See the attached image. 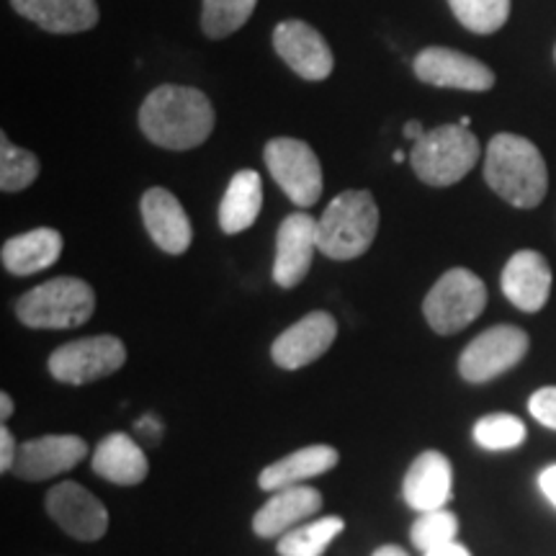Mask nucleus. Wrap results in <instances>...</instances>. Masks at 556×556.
<instances>
[{
  "instance_id": "nucleus-36",
  "label": "nucleus",
  "mask_w": 556,
  "mask_h": 556,
  "mask_svg": "<svg viewBox=\"0 0 556 556\" xmlns=\"http://www.w3.org/2000/svg\"><path fill=\"white\" fill-rule=\"evenodd\" d=\"M11 415H13V400L9 397V392H3L0 394V417H3V420H9Z\"/></svg>"
},
{
  "instance_id": "nucleus-18",
  "label": "nucleus",
  "mask_w": 556,
  "mask_h": 556,
  "mask_svg": "<svg viewBox=\"0 0 556 556\" xmlns=\"http://www.w3.org/2000/svg\"><path fill=\"white\" fill-rule=\"evenodd\" d=\"M503 294L520 312H539L552 296V266L536 250H520L503 270Z\"/></svg>"
},
{
  "instance_id": "nucleus-10",
  "label": "nucleus",
  "mask_w": 556,
  "mask_h": 556,
  "mask_svg": "<svg viewBox=\"0 0 556 556\" xmlns=\"http://www.w3.org/2000/svg\"><path fill=\"white\" fill-rule=\"evenodd\" d=\"M274 50L299 78L309 83L328 80L332 67H336V58H332L328 41L307 21H281L274 29Z\"/></svg>"
},
{
  "instance_id": "nucleus-5",
  "label": "nucleus",
  "mask_w": 556,
  "mask_h": 556,
  "mask_svg": "<svg viewBox=\"0 0 556 556\" xmlns=\"http://www.w3.org/2000/svg\"><path fill=\"white\" fill-rule=\"evenodd\" d=\"M482 144L462 124H443L422 135L413 144L409 160H413L415 176L422 184L446 189L462 180L479 163Z\"/></svg>"
},
{
  "instance_id": "nucleus-30",
  "label": "nucleus",
  "mask_w": 556,
  "mask_h": 556,
  "mask_svg": "<svg viewBox=\"0 0 556 556\" xmlns=\"http://www.w3.org/2000/svg\"><path fill=\"white\" fill-rule=\"evenodd\" d=\"M456 533L458 518L451 510H446V507H441V510L420 513V518L413 523V531H409V539H413L415 548L428 554L438 546H446L451 541H456Z\"/></svg>"
},
{
  "instance_id": "nucleus-20",
  "label": "nucleus",
  "mask_w": 556,
  "mask_h": 556,
  "mask_svg": "<svg viewBox=\"0 0 556 556\" xmlns=\"http://www.w3.org/2000/svg\"><path fill=\"white\" fill-rule=\"evenodd\" d=\"M11 5L50 34H80L99 24L96 0H11Z\"/></svg>"
},
{
  "instance_id": "nucleus-40",
  "label": "nucleus",
  "mask_w": 556,
  "mask_h": 556,
  "mask_svg": "<svg viewBox=\"0 0 556 556\" xmlns=\"http://www.w3.org/2000/svg\"><path fill=\"white\" fill-rule=\"evenodd\" d=\"M554 54H556V52H554Z\"/></svg>"
},
{
  "instance_id": "nucleus-17",
  "label": "nucleus",
  "mask_w": 556,
  "mask_h": 556,
  "mask_svg": "<svg viewBox=\"0 0 556 556\" xmlns=\"http://www.w3.org/2000/svg\"><path fill=\"white\" fill-rule=\"evenodd\" d=\"M454 490V471L451 462L441 451H422L407 469L402 482V497L417 513L441 510L448 505Z\"/></svg>"
},
{
  "instance_id": "nucleus-26",
  "label": "nucleus",
  "mask_w": 556,
  "mask_h": 556,
  "mask_svg": "<svg viewBox=\"0 0 556 556\" xmlns=\"http://www.w3.org/2000/svg\"><path fill=\"white\" fill-rule=\"evenodd\" d=\"M258 0H204L201 29L208 39H225L248 24Z\"/></svg>"
},
{
  "instance_id": "nucleus-2",
  "label": "nucleus",
  "mask_w": 556,
  "mask_h": 556,
  "mask_svg": "<svg viewBox=\"0 0 556 556\" xmlns=\"http://www.w3.org/2000/svg\"><path fill=\"white\" fill-rule=\"evenodd\" d=\"M484 180L507 204L533 208L546 197L548 170L544 155L531 139L505 131L486 144Z\"/></svg>"
},
{
  "instance_id": "nucleus-19",
  "label": "nucleus",
  "mask_w": 556,
  "mask_h": 556,
  "mask_svg": "<svg viewBox=\"0 0 556 556\" xmlns=\"http://www.w3.org/2000/svg\"><path fill=\"white\" fill-rule=\"evenodd\" d=\"M319 507H323V495L317 490H312V486H283V490L274 492L268 497V503L255 513L253 531L261 539L287 536L289 531H294L304 520L317 516Z\"/></svg>"
},
{
  "instance_id": "nucleus-33",
  "label": "nucleus",
  "mask_w": 556,
  "mask_h": 556,
  "mask_svg": "<svg viewBox=\"0 0 556 556\" xmlns=\"http://www.w3.org/2000/svg\"><path fill=\"white\" fill-rule=\"evenodd\" d=\"M539 486H541V492H544V497L548 500V503L556 507V464H552V467H546L544 471H541Z\"/></svg>"
},
{
  "instance_id": "nucleus-38",
  "label": "nucleus",
  "mask_w": 556,
  "mask_h": 556,
  "mask_svg": "<svg viewBox=\"0 0 556 556\" xmlns=\"http://www.w3.org/2000/svg\"><path fill=\"white\" fill-rule=\"evenodd\" d=\"M394 163H402V160H405V152H402V150H394Z\"/></svg>"
},
{
  "instance_id": "nucleus-25",
  "label": "nucleus",
  "mask_w": 556,
  "mask_h": 556,
  "mask_svg": "<svg viewBox=\"0 0 556 556\" xmlns=\"http://www.w3.org/2000/svg\"><path fill=\"white\" fill-rule=\"evenodd\" d=\"M343 518L325 516L309 523L296 526L287 536L278 539V554L281 556H323L332 541L343 533Z\"/></svg>"
},
{
  "instance_id": "nucleus-21",
  "label": "nucleus",
  "mask_w": 556,
  "mask_h": 556,
  "mask_svg": "<svg viewBox=\"0 0 556 556\" xmlns=\"http://www.w3.org/2000/svg\"><path fill=\"white\" fill-rule=\"evenodd\" d=\"M93 471L106 482L135 486L148 479L150 464L135 438L127 433H109L93 451Z\"/></svg>"
},
{
  "instance_id": "nucleus-39",
  "label": "nucleus",
  "mask_w": 556,
  "mask_h": 556,
  "mask_svg": "<svg viewBox=\"0 0 556 556\" xmlns=\"http://www.w3.org/2000/svg\"><path fill=\"white\" fill-rule=\"evenodd\" d=\"M458 124H462V127H467V129H469V124H471V119H469V116H462V119H458Z\"/></svg>"
},
{
  "instance_id": "nucleus-32",
  "label": "nucleus",
  "mask_w": 556,
  "mask_h": 556,
  "mask_svg": "<svg viewBox=\"0 0 556 556\" xmlns=\"http://www.w3.org/2000/svg\"><path fill=\"white\" fill-rule=\"evenodd\" d=\"M16 456H18L16 441H13L11 430L3 426L0 428V469L11 471L13 464H16Z\"/></svg>"
},
{
  "instance_id": "nucleus-9",
  "label": "nucleus",
  "mask_w": 556,
  "mask_h": 556,
  "mask_svg": "<svg viewBox=\"0 0 556 556\" xmlns=\"http://www.w3.org/2000/svg\"><path fill=\"white\" fill-rule=\"evenodd\" d=\"M528 345L531 340L526 330L516 325H495L464 348L462 358H458V374L471 384H484V381L503 377L505 371L518 366L526 358Z\"/></svg>"
},
{
  "instance_id": "nucleus-34",
  "label": "nucleus",
  "mask_w": 556,
  "mask_h": 556,
  "mask_svg": "<svg viewBox=\"0 0 556 556\" xmlns=\"http://www.w3.org/2000/svg\"><path fill=\"white\" fill-rule=\"evenodd\" d=\"M426 556H471L467 546H462L458 541H451L446 546H438L433 552H428Z\"/></svg>"
},
{
  "instance_id": "nucleus-13",
  "label": "nucleus",
  "mask_w": 556,
  "mask_h": 556,
  "mask_svg": "<svg viewBox=\"0 0 556 556\" xmlns=\"http://www.w3.org/2000/svg\"><path fill=\"white\" fill-rule=\"evenodd\" d=\"M338 323L330 312H309L299 323L291 325L274 340L270 345V358L276 366L287 368V371H296L315 364L328 353V348L336 343Z\"/></svg>"
},
{
  "instance_id": "nucleus-16",
  "label": "nucleus",
  "mask_w": 556,
  "mask_h": 556,
  "mask_svg": "<svg viewBox=\"0 0 556 556\" xmlns=\"http://www.w3.org/2000/svg\"><path fill=\"white\" fill-rule=\"evenodd\" d=\"M139 208H142L144 229H148L152 242L163 253L184 255L191 248V219L186 214V208L180 206V201L168 189L155 186V189L144 191Z\"/></svg>"
},
{
  "instance_id": "nucleus-4",
  "label": "nucleus",
  "mask_w": 556,
  "mask_h": 556,
  "mask_svg": "<svg viewBox=\"0 0 556 556\" xmlns=\"http://www.w3.org/2000/svg\"><path fill=\"white\" fill-rule=\"evenodd\" d=\"M96 312V294L83 278L60 276L39 283L16 302V317L31 330H70Z\"/></svg>"
},
{
  "instance_id": "nucleus-8",
  "label": "nucleus",
  "mask_w": 556,
  "mask_h": 556,
  "mask_svg": "<svg viewBox=\"0 0 556 556\" xmlns=\"http://www.w3.org/2000/svg\"><path fill=\"white\" fill-rule=\"evenodd\" d=\"M127 361V348L114 336L80 338L52 351L50 374L62 384H90L119 371Z\"/></svg>"
},
{
  "instance_id": "nucleus-23",
  "label": "nucleus",
  "mask_w": 556,
  "mask_h": 556,
  "mask_svg": "<svg viewBox=\"0 0 556 556\" xmlns=\"http://www.w3.org/2000/svg\"><path fill=\"white\" fill-rule=\"evenodd\" d=\"M340 454L332 446H307V448H299L291 451L289 456L278 458V462L270 464L261 471L258 484L261 490L266 492H278L283 486H294L302 484L304 479L319 477L325 471H330L338 464Z\"/></svg>"
},
{
  "instance_id": "nucleus-29",
  "label": "nucleus",
  "mask_w": 556,
  "mask_h": 556,
  "mask_svg": "<svg viewBox=\"0 0 556 556\" xmlns=\"http://www.w3.org/2000/svg\"><path fill=\"white\" fill-rule=\"evenodd\" d=\"M475 441L484 451H513L526 441V426L516 415H486L482 420H477Z\"/></svg>"
},
{
  "instance_id": "nucleus-24",
  "label": "nucleus",
  "mask_w": 556,
  "mask_h": 556,
  "mask_svg": "<svg viewBox=\"0 0 556 556\" xmlns=\"http://www.w3.org/2000/svg\"><path fill=\"white\" fill-rule=\"evenodd\" d=\"M263 206V180L255 170H240L229 180L219 204V227L225 235L245 232L255 225Z\"/></svg>"
},
{
  "instance_id": "nucleus-35",
  "label": "nucleus",
  "mask_w": 556,
  "mask_h": 556,
  "mask_svg": "<svg viewBox=\"0 0 556 556\" xmlns=\"http://www.w3.org/2000/svg\"><path fill=\"white\" fill-rule=\"evenodd\" d=\"M422 135H426V127H422V122H407L405 124V137L413 139V142H417Z\"/></svg>"
},
{
  "instance_id": "nucleus-1",
  "label": "nucleus",
  "mask_w": 556,
  "mask_h": 556,
  "mask_svg": "<svg viewBox=\"0 0 556 556\" xmlns=\"http://www.w3.org/2000/svg\"><path fill=\"white\" fill-rule=\"evenodd\" d=\"M139 129L165 150H193L214 129V109L206 93L191 86H160L139 109Z\"/></svg>"
},
{
  "instance_id": "nucleus-22",
  "label": "nucleus",
  "mask_w": 556,
  "mask_h": 556,
  "mask_svg": "<svg viewBox=\"0 0 556 556\" xmlns=\"http://www.w3.org/2000/svg\"><path fill=\"white\" fill-rule=\"evenodd\" d=\"M62 255V235L52 227H37L31 232L5 240L0 258L13 276H31L50 268Z\"/></svg>"
},
{
  "instance_id": "nucleus-15",
  "label": "nucleus",
  "mask_w": 556,
  "mask_h": 556,
  "mask_svg": "<svg viewBox=\"0 0 556 556\" xmlns=\"http://www.w3.org/2000/svg\"><path fill=\"white\" fill-rule=\"evenodd\" d=\"M88 456V443L78 435H41L18 446L13 475L26 482L52 479Z\"/></svg>"
},
{
  "instance_id": "nucleus-14",
  "label": "nucleus",
  "mask_w": 556,
  "mask_h": 556,
  "mask_svg": "<svg viewBox=\"0 0 556 556\" xmlns=\"http://www.w3.org/2000/svg\"><path fill=\"white\" fill-rule=\"evenodd\" d=\"M317 250V219L296 212L281 222L276 235L274 281L281 289H294L304 281L312 268Z\"/></svg>"
},
{
  "instance_id": "nucleus-27",
  "label": "nucleus",
  "mask_w": 556,
  "mask_h": 556,
  "mask_svg": "<svg viewBox=\"0 0 556 556\" xmlns=\"http://www.w3.org/2000/svg\"><path fill=\"white\" fill-rule=\"evenodd\" d=\"M451 11L464 29L495 34L510 16V0H448Z\"/></svg>"
},
{
  "instance_id": "nucleus-3",
  "label": "nucleus",
  "mask_w": 556,
  "mask_h": 556,
  "mask_svg": "<svg viewBox=\"0 0 556 556\" xmlns=\"http://www.w3.org/2000/svg\"><path fill=\"white\" fill-rule=\"evenodd\" d=\"M379 229V206L368 191H343L317 222V250L332 261L361 258Z\"/></svg>"
},
{
  "instance_id": "nucleus-37",
  "label": "nucleus",
  "mask_w": 556,
  "mask_h": 556,
  "mask_svg": "<svg viewBox=\"0 0 556 556\" xmlns=\"http://www.w3.org/2000/svg\"><path fill=\"white\" fill-rule=\"evenodd\" d=\"M371 556H407V552L405 548H400V546H381V548H377V552H374Z\"/></svg>"
},
{
  "instance_id": "nucleus-7",
  "label": "nucleus",
  "mask_w": 556,
  "mask_h": 556,
  "mask_svg": "<svg viewBox=\"0 0 556 556\" xmlns=\"http://www.w3.org/2000/svg\"><path fill=\"white\" fill-rule=\"evenodd\" d=\"M268 173L296 206H315L323 193V165L307 142L294 137L270 139L263 150Z\"/></svg>"
},
{
  "instance_id": "nucleus-12",
  "label": "nucleus",
  "mask_w": 556,
  "mask_h": 556,
  "mask_svg": "<svg viewBox=\"0 0 556 556\" xmlns=\"http://www.w3.org/2000/svg\"><path fill=\"white\" fill-rule=\"evenodd\" d=\"M417 80L435 88H456L484 93L495 86V73L469 54L448 50V47H428L415 58Z\"/></svg>"
},
{
  "instance_id": "nucleus-28",
  "label": "nucleus",
  "mask_w": 556,
  "mask_h": 556,
  "mask_svg": "<svg viewBox=\"0 0 556 556\" xmlns=\"http://www.w3.org/2000/svg\"><path fill=\"white\" fill-rule=\"evenodd\" d=\"M39 176V157L21 150L9 137L0 135V189L5 193L24 191Z\"/></svg>"
},
{
  "instance_id": "nucleus-11",
  "label": "nucleus",
  "mask_w": 556,
  "mask_h": 556,
  "mask_svg": "<svg viewBox=\"0 0 556 556\" xmlns=\"http://www.w3.org/2000/svg\"><path fill=\"white\" fill-rule=\"evenodd\" d=\"M47 513L67 536L99 541L109 528V510L78 482H60L47 492Z\"/></svg>"
},
{
  "instance_id": "nucleus-31",
  "label": "nucleus",
  "mask_w": 556,
  "mask_h": 556,
  "mask_svg": "<svg viewBox=\"0 0 556 556\" xmlns=\"http://www.w3.org/2000/svg\"><path fill=\"white\" fill-rule=\"evenodd\" d=\"M528 413H531L544 428L556 430V387L536 389L528 400Z\"/></svg>"
},
{
  "instance_id": "nucleus-6",
  "label": "nucleus",
  "mask_w": 556,
  "mask_h": 556,
  "mask_svg": "<svg viewBox=\"0 0 556 556\" xmlns=\"http://www.w3.org/2000/svg\"><path fill=\"white\" fill-rule=\"evenodd\" d=\"M486 287L469 268H451L433 283L422 302V315L438 336H456L482 315Z\"/></svg>"
}]
</instances>
